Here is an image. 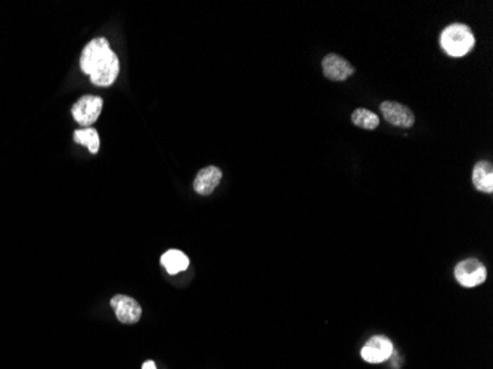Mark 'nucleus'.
<instances>
[{"label": "nucleus", "mask_w": 493, "mask_h": 369, "mask_svg": "<svg viewBox=\"0 0 493 369\" xmlns=\"http://www.w3.org/2000/svg\"><path fill=\"white\" fill-rule=\"evenodd\" d=\"M81 71L90 77L95 86H111L120 73V62L116 52L104 37L93 39L85 46L80 58Z\"/></svg>", "instance_id": "obj_1"}, {"label": "nucleus", "mask_w": 493, "mask_h": 369, "mask_svg": "<svg viewBox=\"0 0 493 369\" xmlns=\"http://www.w3.org/2000/svg\"><path fill=\"white\" fill-rule=\"evenodd\" d=\"M474 34L470 27L465 24H450L440 34V46L449 57H464L474 48Z\"/></svg>", "instance_id": "obj_2"}, {"label": "nucleus", "mask_w": 493, "mask_h": 369, "mask_svg": "<svg viewBox=\"0 0 493 369\" xmlns=\"http://www.w3.org/2000/svg\"><path fill=\"white\" fill-rule=\"evenodd\" d=\"M455 279L464 288H475L487 279L486 266L477 258H465L455 266Z\"/></svg>", "instance_id": "obj_3"}, {"label": "nucleus", "mask_w": 493, "mask_h": 369, "mask_svg": "<svg viewBox=\"0 0 493 369\" xmlns=\"http://www.w3.org/2000/svg\"><path fill=\"white\" fill-rule=\"evenodd\" d=\"M394 351L391 340L386 335H374L369 338L361 350V356L366 363H382L391 358Z\"/></svg>", "instance_id": "obj_4"}, {"label": "nucleus", "mask_w": 493, "mask_h": 369, "mask_svg": "<svg viewBox=\"0 0 493 369\" xmlns=\"http://www.w3.org/2000/svg\"><path fill=\"white\" fill-rule=\"evenodd\" d=\"M102 105H104L102 98L88 95V97L80 98L73 105L71 114L78 125H81L83 127H89L101 116Z\"/></svg>", "instance_id": "obj_5"}, {"label": "nucleus", "mask_w": 493, "mask_h": 369, "mask_svg": "<svg viewBox=\"0 0 493 369\" xmlns=\"http://www.w3.org/2000/svg\"><path fill=\"white\" fill-rule=\"evenodd\" d=\"M111 307L114 309L117 319L125 325L138 323L139 319L142 318V307L134 298L129 295H125V294L114 295L111 298Z\"/></svg>", "instance_id": "obj_6"}, {"label": "nucleus", "mask_w": 493, "mask_h": 369, "mask_svg": "<svg viewBox=\"0 0 493 369\" xmlns=\"http://www.w3.org/2000/svg\"><path fill=\"white\" fill-rule=\"evenodd\" d=\"M382 116L393 126L397 127H412L415 123V116L403 104L394 102V101H384L380 106Z\"/></svg>", "instance_id": "obj_7"}, {"label": "nucleus", "mask_w": 493, "mask_h": 369, "mask_svg": "<svg viewBox=\"0 0 493 369\" xmlns=\"http://www.w3.org/2000/svg\"><path fill=\"white\" fill-rule=\"evenodd\" d=\"M322 71L326 78L333 81H343L354 74V67L335 53H330L322 60Z\"/></svg>", "instance_id": "obj_8"}, {"label": "nucleus", "mask_w": 493, "mask_h": 369, "mask_svg": "<svg viewBox=\"0 0 493 369\" xmlns=\"http://www.w3.org/2000/svg\"><path fill=\"white\" fill-rule=\"evenodd\" d=\"M222 170L216 166L204 167L194 181V190L200 195H210L222 181Z\"/></svg>", "instance_id": "obj_9"}, {"label": "nucleus", "mask_w": 493, "mask_h": 369, "mask_svg": "<svg viewBox=\"0 0 493 369\" xmlns=\"http://www.w3.org/2000/svg\"><path fill=\"white\" fill-rule=\"evenodd\" d=\"M473 185L485 194L493 193V167L489 161H478L473 167Z\"/></svg>", "instance_id": "obj_10"}, {"label": "nucleus", "mask_w": 493, "mask_h": 369, "mask_svg": "<svg viewBox=\"0 0 493 369\" xmlns=\"http://www.w3.org/2000/svg\"><path fill=\"white\" fill-rule=\"evenodd\" d=\"M161 265L170 275H177L189 267V257L181 250H169L161 256Z\"/></svg>", "instance_id": "obj_11"}, {"label": "nucleus", "mask_w": 493, "mask_h": 369, "mask_svg": "<svg viewBox=\"0 0 493 369\" xmlns=\"http://www.w3.org/2000/svg\"><path fill=\"white\" fill-rule=\"evenodd\" d=\"M352 123L354 126L362 127L365 130H374L380 125V118L375 113L369 111L366 108H358L354 109L352 114Z\"/></svg>", "instance_id": "obj_12"}, {"label": "nucleus", "mask_w": 493, "mask_h": 369, "mask_svg": "<svg viewBox=\"0 0 493 369\" xmlns=\"http://www.w3.org/2000/svg\"><path fill=\"white\" fill-rule=\"evenodd\" d=\"M74 142L83 146H88L92 154H97L99 151V134L92 127H85L74 132Z\"/></svg>", "instance_id": "obj_13"}, {"label": "nucleus", "mask_w": 493, "mask_h": 369, "mask_svg": "<svg viewBox=\"0 0 493 369\" xmlns=\"http://www.w3.org/2000/svg\"><path fill=\"white\" fill-rule=\"evenodd\" d=\"M142 369H157V365L154 361H146L144 365H142Z\"/></svg>", "instance_id": "obj_14"}]
</instances>
